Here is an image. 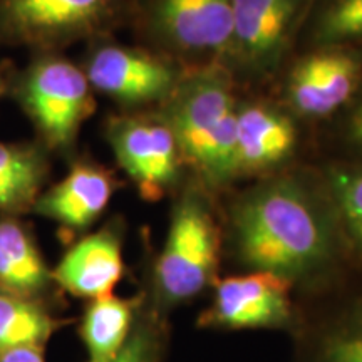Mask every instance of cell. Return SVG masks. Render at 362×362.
<instances>
[{
    "mask_svg": "<svg viewBox=\"0 0 362 362\" xmlns=\"http://www.w3.org/2000/svg\"><path fill=\"white\" fill-rule=\"evenodd\" d=\"M230 228L243 265L291 282L329 269L341 232L327 189L298 176L267 180L243 193L233 203Z\"/></svg>",
    "mask_w": 362,
    "mask_h": 362,
    "instance_id": "6da1fadb",
    "label": "cell"
},
{
    "mask_svg": "<svg viewBox=\"0 0 362 362\" xmlns=\"http://www.w3.org/2000/svg\"><path fill=\"white\" fill-rule=\"evenodd\" d=\"M237 110L226 74L210 66L181 76L161 111L183 161L210 187H221L237 176Z\"/></svg>",
    "mask_w": 362,
    "mask_h": 362,
    "instance_id": "7a4b0ae2",
    "label": "cell"
},
{
    "mask_svg": "<svg viewBox=\"0 0 362 362\" xmlns=\"http://www.w3.org/2000/svg\"><path fill=\"white\" fill-rule=\"evenodd\" d=\"M8 93L49 151H71L81 126L96 110L84 71L56 52H39L24 71L11 76Z\"/></svg>",
    "mask_w": 362,
    "mask_h": 362,
    "instance_id": "3957f363",
    "label": "cell"
},
{
    "mask_svg": "<svg viewBox=\"0 0 362 362\" xmlns=\"http://www.w3.org/2000/svg\"><path fill=\"white\" fill-rule=\"evenodd\" d=\"M220 233L208 200L198 188L185 189L171 211L165 247L155 264V293L161 305L192 300L215 279Z\"/></svg>",
    "mask_w": 362,
    "mask_h": 362,
    "instance_id": "277c9868",
    "label": "cell"
},
{
    "mask_svg": "<svg viewBox=\"0 0 362 362\" xmlns=\"http://www.w3.org/2000/svg\"><path fill=\"white\" fill-rule=\"evenodd\" d=\"M133 0H0V44L52 52L107 34L129 19Z\"/></svg>",
    "mask_w": 362,
    "mask_h": 362,
    "instance_id": "5b68a950",
    "label": "cell"
},
{
    "mask_svg": "<svg viewBox=\"0 0 362 362\" xmlns=\"http://www.w3.org/2000/svg\"><path fill=\"white\" fill-rule=\"evenodd\" d=\"M129 17L148 40L181 56L225 59L232 45V0H133Z\"/></svg>",
    "mask_w": 362,
    "mask_h": 362,
    "instance_id": "8992f818",
    "label": "cell"
},
{
    "mask_svg": "<svg viewBox=\"0 0 362 362\" xmlns=\"http://www.w3.org/2000/svg\"><path fill=\"white\" fill-rule=\"evenodd\" d=\"M104 134L144 200L158 202L173 189L185 161L173 129L161 115H115L106 119Z\"/></svg>",
    "mask_w": 362,
    "mask_h": 362,
    "instance_id": "52a82bcc",
    "label": "cell"
},
{
    "mask_svg": "<svg viewBox=\"0 0 362 362\" xmlns=\"http://www.w3.org/2000/svg\"><path fill=\"white\" fill-rule=\"evenodd\" d=\"M312 0H232L233 35L225 61L247 78L274 72L305 24Z\"/></svg>",
    "mask_w": 362,
    "mask_h": 362,
    "instance_id": "ba28073f",
    "label": "cell"
},
{
    "mask_svg": "<svg viewBox=\"0 0 362 362\" xmlns=\"http://www.w3.org/2000/svg\"><path fill=\"white\" fill-rule=\"evenodd\" d=\"M83 71L90 88L126 111L165 103L181 78L166 59L107 40L94 44Z\"/></svg>",
    "mask_w": 362,
    "mask_h": 362,
    "instance_id": "9c48e42d",
    "label": "cell"
},
{
    "mask_svg": "<svg viewBox=\"0 0 362 362\" xmlns=\"http://www.w3.org/2000/svg\"><path fill=\"white\" fill-rule=\"evenodd\" d=\"M288 72L287 101L297 115L322 119L349 106L362 88V52L356 45H317Z\"/></svg>",
    "mask_w": 362,
    "mask_h": 362,
    "instance_id": "30bf717a",
    "label": "cell"
},
{
    "mask_svg": "<svg viewBox=\"0 0 362 362\" xmlns=\"http://www.w3.org/2000/svg\"><path fill=\"white\" fill-rule=\"evenodd\" d=\"M291 287V280L270 272L221 280L200 324L225 329L284 327L292 319Z\"/></svg>",
    "mask_w": 362,
    "mask_h": 362,
    "instance_id": "8fae6325",
    "label": "cell"
},
{
    "mask_svg": "<svg viewBox=\"0 0 362 362\" xmlns=\"http://www.w3.org/2000/svg\"><path fill=\"white\" fill-rule=\"evenodd\" d=\"M57 287L81 298L111 296L123 279V226L111 221L67 248L52 270Z\"/></svg>",
    "mask_w": 362,
    "mask_h": 362,
    "instance_id": "7c38bea8",
    "label": "cell"
},
{
    "mask_svg": "<svg viewBox=\"0 0 362 362\" xmlns=\"http://www.w3.org/2000/svg\"><path fill=\"white\" fill-rule=\"evenodd\" d=\"M116 188L117 180L110 170L79 160L57 185L40 193L33 211L56 221L62 233L72 237L86 232L104 214Z\"/></svg>",
    "mask_w": 362,
    "mask_h": 362,
    "instance_id": "4fadbf2b",
    "label": "cell"
},
{
    "mask_svg": "<svg viewBox=\"0 0 362 362\" xmlns=\"http://www.w3.org/2000/svg\"><path fill=\"white\" fill-rule=\"evenodd\" d=\"M296 144L297 128L287 112L265 103H238L237 176L277 168L292 156Z\"/></svg>",
    "mask_w": 362,
    "mask_h": 362,
    "instance_id": "5bb4252c",
    "label": "cell"
},
{
    "mask_svg": "<svg viewBox=\"0 0 362 362\" xmlns=\"http://www.w3.org/2000/svg\"><path fill=\"white\" fill-rule=\"evenodd\" d=\"M56 288L30 225L19 216L0 215V292L54 309Z\"/></svg>",
    "mask_w": 362,
    "mask_h": 362,
    "instance_id": "9a60e30c",
    "label": "cell"
},
{
    "mask_svg": "<svg viewBox=\"0 0 362 362\" xmlns=\"http://www.w3.org/2000/svg\"><path fill=\"white\" fill-rule=\"evenodd\" d=\"M49 176V149L35 143L0 141V215L30 211Z\"/></svg>",
    "mask_w": 362,
    "mask_h": 362,
    "instance_id": "2e32d148",
    "label": "cell"
},
{
    "mask_svg": "<svg viewBox=\"0 0 362 362\" xmlns=\"http://www.w3.org/2000/svg\"><path fill=\"white\" fill-rule=\"evenodd\" d=\"M141 310V297L94 298L86 307L79 336L89 354V362H104L121 351L133 332Z\"/></svg>",
    "mask_w": 362,
    "mask_h": 362,
    "instance_id": "e0dca14e",
    "label": "cell"
},
{
    "mask_svg": "<svg viewBox=\"0 0 362 362\" xmlns=\"http://www.w3.org/2000/svg\"><path fill=\"white\" fill-rule=\"evenodd\" d=\"M64 324L51 307L0 292V352L44 347Z\"/></svg>",
    "mask_w": 362,
    "mask_h": 362,
    "instance_id": "ac0fdd59",
    "label": "cell"
},
{
    "mask_svg": "<svg viewBox=\"0 0 362 362\" xmlns=\"http://www.w3.org/2000/svg\"><path fill=\"white\" fill-rule=\"evenodd\" d=\"M305 25L315 45L362 42V0H312Z\"/></svg>",
    "mask_w": 362,
    "mask_h": 362,
    "instance_id": "d6986e66",
    "label": "cell"
},
{
    "mask_svg": "<svg viewBox=\"0 0 362 362\" xmlns=\"http://www.w3.org/2000/svg\"><path fill=\"white\" fill-rule=\"evenodd\" d=\"M325 189L336 210L341 232L352 250L362 257V163L329 168Z\"/></svg>",
    "mask_w": 362,
    "mask_h": 362,
    "instance_id": "ffe728a7",
    "label": "cell"
},
{
    "mask_svg": "<svg viewBox=\"0 0 362 362\" xmlns=\"http://www.w3.org/2000/svg\"><path fill=\"white\" fill-rule=\"evenodd\" d=\"M161 347L163 329L160 320L151 312H143L121 351L104 362H158Z\"/></svg>",
    "mask_w": 362,
    "mask_h": 362,
    "instance_id": "44dd1931",
    "label": "cell"
},
{
    "mask_svg": "<svg viewBox=\"0 0 362 362\" xmlns=\"http://www.w3.org/2000/svg\"><path fill=\"white\" fill-rule=\"evenodd\" d=\"M322 362H362V305L324 342Z\"/></svg>",
    "mask_w": 362,
    "mask_h": 362,
    "instance_id": "7402d4cb",
    "label": "cell"
},
{
    "mask_svg": "<svg viewBox=\"0 0 362 362\" xmlns=\"http://www.w3.org/2000/svg\"><path fill=\"white\" fill-rule=\"evenodd\" d=\"M349 106L346 124H344V134H346V141L349 143V146L362 153V88Z\"/></svg>",
    "mask_w": 362,
    "mask_h": 362,
    "instance_id": "603a6c76",
    "label": "cell"
},
{
    "mask_svg": "<svg viewBox=\"0 0 362 362\" xmlns=\"http://www.w3.org/2000/svg\"><path fill=\"white\" fill-rule=\"evenodd\" d=\"M0 362H45L44 347H17L0 352Z\"/></svg>",
    "mask_w": 362,
    "mask_h": 362,
    "instance_id": "cb8c5ba5",
    "label": "cell"
},
{
    "mask_svg": "<svg viewBox=\"0 0 362 362\" xmlns=\"http://www.w3.org/2000/svg\"><path fill=\"white\" fill-rule=\"evenodd\" d=\"M8 81H11V76H7L2 67H0V99L8 93Z\"/></svg>",
    "mask_w": 362,
    "mask_h": 362,
    "instance_id": "d4e9b609",
    "label": "cell"
}]
</instances>
